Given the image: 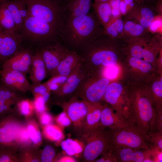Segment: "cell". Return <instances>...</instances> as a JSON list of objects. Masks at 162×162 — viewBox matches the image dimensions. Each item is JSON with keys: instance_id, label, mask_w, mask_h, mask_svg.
I'll list each match as a JSON object with an SVG mask.
<instances>
[{"instance_id": "obj_43", "label": "cell", "mask_w": 162, "mask_h": 162, "mask_svg": "<svg viewBox=\"0 0 162 162\" xmlns=\"http://www.w3.org/2000/svg\"><path fill=\"white\" fill-rule=\"evenodd\" d=\"M13 152L10 151L0 150V162H15L17 161Z\"/></svg>"}, {"instance_id": "obj_36", "label": "cell", "mask_w": 162, "mask_h": 162, "mask_svg": "<svg viewBox=\"0 0 162 162\" xmlns=\"http://www.w3.org/2000/svg\"><path fill=\"white\" fill-rule=\"evenodd\" d=\"M17 107L20 112L26 116L32 115L34 110L33 102L28 100L20 101L17 104Z\"/></svg>"}, {"instance_id": "obj_54", "label": "cell", "mask_w": 162, "mask_h": 162, "mask_svg": "<svg viewBox=\"0 0 162 162\" xmlns=\"http://www.w3.org/2000/svg\"><path fill=\"white\" fill-rule=\"evenodd\" d=\"M109 0H94V2H108Z\"/></svg>"}, {"instance_id": "obj_49", "label": "cell", "mask_w": 162, "mask_h": 162, "mask_svg": "<svg viewBox=\"0 0 162 162\" xmlns=\"http://www.w3.org/2000/svg\"><path fill=\"white\" fill-rule=\"evenodd\" d=\"M96 162H116V159L114 157L112 154L108 152L103 155L100 158L95 160Z\"/></svg>"}, {"instance_id": "obj_7", "label": "cell", "mask_w": 162, "mask_h": 162, "mask_svg": "<svg viewBox=\"0 0 162 162\" xmlns=\"http://www.w3.org/2000/svg\"><path fill=\"white\" fill-rule=\"evenodd\" d=\"M106 128L100 127L88 136L82 139L85 145L82 151V158L85 162L94 161L100 156L109 152L110 134Z\"/></svg>"}, {"instance_id": "obj_50", "label": "cell", "mask_w": 162, "mask_h": 162, "mask_svg": "<svg viewBox=\"0 0 162 162\" xmlns=\"http://www.w3.org/2000/svg\"><path fill=\"white\" fill-rule=\"evenodd\" d=\"M11 105L0 100V117L6 114L10 110Z\"/></svg>"}, {"instance_id": "obj_40", "label": "cell", "mask_w": 162, "mask_h": 162, "mask_svg": "<svg viewBox=\"0 0 162 162\" xmlns=\"http://www.w3.org/2000/svg\"><path fill=\"white\" fill-rule=\"evenodd\" d=\"M147 135L149 141L154 146L162 149V130L150 131Z\"/></svg>"}, {"instance_id": "obj_28", "label": "cell", "mask_w": 162, "mask_h": 162, "mask_svg": "<svg viewBox=\"0 0 162 162\" xmlns=\"http://www.w3.org/2000/svg\"><path fill=\"white\" fill-rule=\"evenodd\" d=\"M92 0H72L67 6L69 17H77L89 13L92 7Z\"/></svg>"}, {"instance_id": "obj_14", "label": "cell", "mask_w": 162, "mask_h": 162, "mask_svg": "<svg viewBox=\"0 0 162 162\" xmlns=\"http://www.w3.org/2000/svg\"><path fill=\"white\" fill-rule=\"evenodd\" d=\"M103 106L100 103H91L89 111L80 126L75 130L82 139L88 136L100 126Z\"/></svg>"}, {"instance_id": "obj_46", "label": "cell", "mask_w": 162, "mask_h": 162, "mask_svg": "<svg viewBox=\"0 0 162 162\" xmlns=\"http://www.w3.org/2000/svg\"><path fill=\"white\" fill-rule=\"evenodd\" d=\"M69 76H64L57 75L52 76L44 83L47 86L51 84H56L60 85L61 86L66 82Z\"/></svg>"}, {"instance_id": "obj_27", "label": "cell", "mask_w": 162, "mask_h": 162, "mask_svg": "<svg viewBox=\"0 0 162 162\" xmlns=\"http://www.w3.org/2000/svg\"><path fill=\"white\" fill-rule=\"evenodd\" d=\"M123 21L124 33L122 38L124 39L137 38L148 32L147 29L132 20L125 18Z\"/></svg>"}, {"instance_id": "obj_11", "label": "cell", "mask_w": 162, "mask_h": 162, "mask_svg": "<svg viewBox=\"0 0 162 162\" xmlns=\"http://www.w3.org/2000/svg\"><path fill=\"white\" fill-rule=\"evenodd\" d=\"M22 125L10 117L0 120V150L13 152L18 148L19 133Z\"/></svg>"}, {"instance_id": "obj_15", "label": "cell", "mask_w": 162, "mask_h": 162, "mask_svg": "<svg viewBox=\"0 0 162 162\" xmlns=\"http://www.w3.org/2000/svg\"><path fill=\"white\" fill-rule=\"evenodd\" d=\"M86 74L82 64L69 76L66 82L55 93L64 99L75 96Z\"/></svg>"}, {"instance_id": "obj_2", "label": "cell", "mask_w": 162, "mask_h": 162, "mask_svg": "<svg viewBox=\"0 0 162 162\" xmlns=\"http://www.w3.org/2000/svg\"><path fill=\"white\" fill-rule=\"evenodd\" d=\"M110 38L104 33L93 41L82 47L84 49L82 62L86 72L92 68L104 67L116 64L118 56L115 44V40Z\"/></svg>"}, {"instance_id": "obj_48", "label": "cell", "mask_w": 162, "mask_h": 162, "mask_svg": "<svg viewBox=\"0 0 162 162\" xmlns=\"http://www.w3.org/2000/svg\"><path fill=\"white\" fill-rule=\"evenodd\" d=\"M52 120L51 115L45 112L40 114V121L44 126L51 124Z\"/></svg>"}, {"instance_id": "obj_53", "label": "cell", "mask_w": 162, "mask_h": 162, "mask_svg": "<svg viewBox=\"0 0 162 162\" xmlns=\"http://www.w3.org/2000/svg\"><path fill=\"white\" fill-rule=\"evenodd\" d=\"M59 162H76V160L71 157L65 156L62 157L58 160Z\"/></svg>"}, {"instance_id": "obj_3", "label": "cell", "mask_w": 162, "mask_h": 162, "mask_svg": "<svg viewBox=\"0 0 162 162\" xmlns=\"http://www.w3.org/2000/svg\"><path fill=\"white\" fill-rule=\"evenodd\" d=\"M130 117L145 134L152 131L156 110L146 87H136L129 91Z\"/></svg>"}, {"instance_id": "obj_16", "label": "cell", "mask_w": 162, "mask_h": 162, "mask_svg": "<svg viewBox=\"0 0 162 162\" xmlns=\"http://www.w3.org/2000/svg\"><path fill=\"white\" fill-rule=\"evenodd\" d=\"M132 124H135L117 112L111 106H103L100 116V127L122 128Z\"/></svg>"}, {"instance_id": "obj_29", "label": "cell", "mask_w": 162, "mask_h": 162, "mask_svg": "<svg viewBox=\"0 0 162 162\" xmlns=\"http://www.w3.org/2000/svg\"><path fill=\"white\" fill-rule=\"evenodd\" d=\"M146 88L156 110L162 108V77L160 80L153 82L149 87Z\"/></svg>"}, {"instance_id": "obj_45", "label": "cell", "mask_w": 162, "mask_h": 162, "mask_svg": "<svg viewBox=\"0 0 162 162\" xmlns=\"http://www.w3.org/2000/svg\"><path fill=\"white\" fill-rule=\"evenodd\" d=\"M158 130H162V107L156 110V114L152 131Z\"/></svg>"}, {"instance_id": "obj_39", "label": "cell", "mask_w": 162, "mask_h": 162, "mask_svg": "<svg viewBox=\"0 0 162 162\" xmlns=\"http://www.w3.org/2000/svg\"><path fill=\"white\" fill-rule=\"evenodd\" d=\"M18 140L19 146L22 147L27 146L31 144L32 141L26 126H21L19 133Z\"/></svg>"}, {"instance_id": "obj_4", "label": "cell", "mask_w": 162, "mask_h": 162, "mask_svg": "<svg viewBox=\"0 0 162 162\" xmlns=\"http://www.w3.org/2000/svg\"><path fill=\"white\" fill-rule=\"evenodd\" d=\"M161 37L149 33L140 37L124 39L127 55L141 59L153 66L161 49Z\"/></svg>"}, {"instance_id": "obj_13", "label": "cell", "mask_w": 162, "mask_h": 162, "mask_svg": "<svg viewBox=\"0 0 162 162\" xmlns=\"http://www.w3.org/2000/svg\"><path fill=\"white\" fill-rule=\"evenodd\" d=\"M0 76L3 85L8 88L21 92L30 91L31 84L25 74L19 71L2 69Z\"/></svg>"}, {"instance_id": "obj_42", "label": "cell", "mask_w": 162, "mask_h": 162, "mask_svg": "<svg viewBox=\"0 0 162 162\" xmlns=\"http://www.w3.org/2000/svg\"><path fill=\"white\" fill-rule=\"evenodd\" d=\"M30 91L34 95L40 94L42 95L48 92H50L48 87L44 83H40L31 85Z\"/></svg>"}, {"instance_id": "obj_1", "label": "cell", "mask_w": 162, "mask_h": 162, "mask_svg": "<svg viewBox=\"0 0 162 162\" xmlns=\"http://www.w3.org/2000/svg\"><path fill=\"white\" fill-rule=\"evenodd\" d=\"M94 14L69 17L61 29L65 40L74 47H83L103 33Z\"/></svg>"}, {"instance_id": "obj_21", "label": "cell", "mask_w": 162, "mask_h": 162, "mask_svg": "<svg viewBox=\"0 0 162 162\" xmlns=\"http://www.w3.org/2000/svg\"><path fill=\"white\" fill-rule=\"evenodd\" d=\"M125 16V19L136 21L147 30L155 16L154 13L151 8L142 4H136Z\"/></svg>"}, {"instance_id": "obj_12", "label": "cell", "mask_w": 162, "mask_h": 162, "mask_svg": "<svg viewBox=\"0 0 162 162\" xmlns=\"http://www.w3.org/2000/svg\"><path fill=\"white\" fill-rule=\"evenodd\" d=\"M61 106L72 122L76 130L81 125L88 114L91 103L74 96L67 101L61 103Z\"/></svg>"}, {"instance_id": "obj_31", "label": "cell", "mask_w": 162, "mask_h": 162, "mask_svg": "<svg viewBox=\"0 0 162 162\" xmlns=\"http://www.w3.org/2000/svg\"><path fill=\"white\" fill-rule=\"evenodd\" d=\"M10 11L14 22L17 33L21 31L23 21L15 0H7L3 2Z\"/></svg>"}, {"instance_id": "obj_17", "label": "cell", "mask_w": 162, "mask_h": 162, "mask_svg": "<svg viewBox=\"0 0 162 162\" xmlns=\"http://www.w3.org/2000/svg\"><path fill=\"white\" fill-rule=\"evenodd\" d=\"M32 56L28 50L18 51L3 62L2 68L19 71L25 74L29 73Z\"/></svg>"}, {"instance_id": "obj_18", "label": "cell", "mask_w": 162, "mask_h": 162, "mask_svg": "<svg viewBox=\"0 0 162 162\" xmlns=\"http://www.w3.org/2000/svg\"><path fill=\"white\" fill-rule=\"evenodd\" d=\"M66 49L57 43L48 46L40 52L47 71L51 76L59 64Z\"/></svg>"}, {"instance_id": "obj_6", "label": "cell", "mask_w": 162, "mask_h": 162, "mask_svg": "<svg viewBox=\"0 0 162 162\" xmlns=\"http://www.w3.org/2000/svg\"><path fill=\"white\" fill-rule=\"evenodd\" d=\"M28 14L60 31L63 25L62 12L57 0H25Z\"/></svg>"}, {"instance_id": "obj_34", "label": "cell", "mask_w": 162, "mask_h": 162, "mask_svg": "<svg viewBox=\"0 0 162 162\" xmlns=\"http://www.w3.org/2000/svg\"><path fill=\"white\" fill-rule=\"evenodd\" d=\"M30 138L34 145H40L42 141L41 134L38 125L34 120H29L26 126Z\"/></svg>"}, {"instance_id": "obj_25", "label": "cell", "mask_w": 162, "mask_h": 162, "mask_svg": "<svg viewBox=\"0 0 162 162\" xmlns=\"http://www.w3.org/2000/svg\"><path fill=\"white\" fill-rule=\"evenodd\" d=\"M124 29V22L122 16L114 17L103 28V33L112 39L122 38Z\"/></svg>"}, {"instance_id": "obj_10", "label": "cell", "mask_w": 162, "mask_h": 162, "mask_svg": "<svg viewBox=\"0 0 162 162\" xmlns=\"http://www.w3.org/2000/svg\"><path fill=\"white\" fill-rule=\"evenodd\" d=\"M21 30L27 38L34 40L50 38L59 31L50 25L29 15L24 20Z\"/></svg>"}, {"instance_id": "obj_23", "label": "cell", "mask_w": 162, "mask_h": 162, "mask_svg": "<svg viewBox=\"0 0 162 162\" xmlns=\"http://www.w3.org/2000/svg\"><path fill=\"white\" fill-rule=\"evenodd\" d=\"M47 71L40 52L33 55L30 73L32 83H40L45 78Z\"/></svg>"}, {"instance_id": "obj_38", "label": "cell", "mask_w": 162, "mask_h": 162, "mask_svg": "<svg viewBox=\"0 0 162 162\" xmlns=\"http://www.w3.org/2000/svg\"><path fill=\"white\" fill-rule=\"evenodd\" d=\"M101 70V75L110 80L116 78L119 72L118 68L116 64L104 67Z\"/></svg>"}, {"instance_id": "obj_47", "label": "cell", "mask_w": 162, "mask_h": 162, "mask_svg": "<svg viewBox=\"0 0 162 162\" xmlns=\"http://www.w3.org/2000/svg\"><path fill=\"white\" fill-rule=\"evenodd\" d=\"M120 0H109L112 17L122 16L119 9Z\"/></svg>"}, {"instance_id": "obj_41", "label": "cell", "mask_w": 162, "mask_h": 162, "mask_svg": "<svg viewBox=\"0 0 162 162\" xmlns=\"http://www.w3.org/2000/svg\"><path fill=\"white\" fill-rule=\"evenodd\" d=\"M34 96V98L33 102L34 110L39 115L45 112V103L44 101L42 96L40 94H36Z\"/></svg>"}, {"instance_id": "obj_22", "label": "cell", "mask_w": 162, "mask_h": 162, "mask_svg": "<svg viewBox=\"0 0 162 162\" xmlns=\"http://www.w3.org/2000/svg\"><path fill=\"white\" fill-rule=\"evenodd\" d=\"M21 37L5 33L0 28V61H3L18 52Z\"/></svg>"}, {"instance_id": "obj_33", "label": "cell", "mask_w": 162, "mask_h": 162, "mask_svg": "<svg viewBox=\"0 0 162 162\" xmlns=\"http://www.w3.org/2000/svg\"><path fill=\"white\" fill-rule=\"evenodd\" d=\"M43 133L47 139L54 142L60 141L64 136L61 129L56 125L51 124L44 126Z\"/></svg>"}, {"instance_id": "obj_30", "label": "cell", "mask_w": 162, "mask_h": 162, "mask_svg": "<svg viewBox=\"0 0 162 162\" xmlns=\"http://www.w3.org/2000/svg\"><path fill=\"white\" fill-rule=\"evenodd\" d=\"M127 56L128 63L133 70L141 74H149L153 70L154 66L143 60Z\"/></svg>"}, {"instance_id": "obj_55", "label": "cell", "mask_w": 162, "mask_h": 162, "mask_svg": "<svg viewBox=\"0 0 162 162\" xmlns=\"http://www.w3.org/2000/svg\"><path fill=\"white\" fill-rule=\"evenodd\" d=\"M144 2L143 0H137V3L139 4H141Z\"/></svg>"}, {"instance_id": "obj_44", "label": "cell", "mask_w": 162, "mask_h": 162, "mask_svg": "<svg viewBox=\"0 0 162 162\" xmlns=\"http://www.w3.org/2000/svg\"><path fill=\"white\" fill-rule=\"evenodd\" d=\"M56 121L59 125L62 127L69 126L71 122L66 113L64 111L57 117Z\"/></svg>"}, {"instance_id": "obj_57", "label": "cell", "mask_w": 162, "mask_h": 162, "mask_svg": "<svg viewBox=\"0 0 162 162\" xmlns=\"http://www.w3.org/2000/svg\"><path fill=\"white\" fill-rule=\"evenodd\" d=\"M152 0H143V2H144V1H146L147 2H149L150 1H151Z\"/></svg>"}, {"instance_id": "obj_52", "label": "cell", "mask_w": 162, "mask_h": 162, "mask_svg": "<svg viewBox=\"0 0 162 162\" xmlns=\"http://www.w3.org/2000/svg\"><path fill=\"white\" fill-rule=\"evenodd\" d=\"M126 4L128 12L136 4L135 3L134 0H123Z\"/></svg>"}, {"instance_id": "obj_51", "label": "cell", "mask_w": 162, "mask_h": 162, "mask_svg": "<svg viewBox=\"0 0 162 162\" xmlns=\"http://www.w3.org/2000/svg\"><path fill=\"white\" fill-rule=\"evenodd\" d=\"M119 9L122 15H126L128 12L127 6L123 0H120Z\"/></svg>"}, {"instance_id": "obj_32", "label": "cell", "mask_w": 162, "mask_h": 162, "mask_svg": "<svg viewBox=\"0 0 162 162\" xmlns=\"http://www.w3.org/2000/svg\"><path fill=\"white\" fill-rule=\"evenodd\" d=\"M62 149L69 156L79 154L82 153L83 148L81 145L76 141L70 139H68L61 143Z\"/></svg>"}, {"instance_id": "obj_20", "label": "cell", "mask_w": 162, "mask_h": 162, "mask_svg": "<svg viewBox=\"0 0 162 162\" xmlns=\"http://www.w3.org/2000/svg\"><path fill=\"white\" fill-rule=\"evenodd\" d=\"M81 57L76 52L66 49L58 66L51 76H68L82 64Z\"/></svg>"}, {"instance_id": "obj_5", "label": "cell", "mask_w": 162, "mask_h": 162, "mask_svg": "<svg viewBox=\"0 0 162 162\" xmlns=\"http://www.w3.org/2000/svg\"><path fill=\"white\" fill-rule=\"evenodd\" d=\"M110 143L109 152L111 154L121 147L146 149L150 148L148 135L135 124L122 128H110Z\"/></svg>"}, {"instance_id": "obj_24", "label": "cell", "mask_w": 162, "mask_h": 162, "mask_svg": "<svg viewBox=\"0 0 162 162\" xmlns=\"http://www.w3.org/2000/svg\"><path fill=\"white\" fill-rule=\"evenodd\" d=\"M0 28L16 37H21L16 31L13 19L4 2L0 4Z\"/></svg>"}, {"instance_id": "obj_8", "label": "cell", "mask_w": 162, "mask_h": 162, "mask_svg": "<svg viewBox=\"0 0 162 162\" xmlns=\"http://www.w3.org/2000/svg\"><path fill=\"white\" fill-rule=\"evenodd\" d=\"M110 82L109 80L101 75L98 76L94 73H86L75 96L89 103H100Z\"/></svg>"}, {"instance_id": "obj_19", "label": "cell", "mask_w": 162, "mask_h": 162, "mask_svg": "<svg viewBox=\"0 0 162 162\" xmlns=\"http://www.w3.org/2000/svg\"><path fill=\"white\" fill-rule=\"evenodd\" d=\"M152 148L143 149L121 147L115 150L112 154L120 162H143L151 154Z\"/></svg>"}, {"instance_id": "obj_58", "label": "cell", "mask_w": 162, "mask_h": 162, "mask_svg": "<svg viewBox=\"0 0 162 162\" xmlns=\"http://www.w3.org/2000/svg\"><path fill=\"white\" fill-rule=\"evenodd\" d=\"M135 2L136 3H137V0H134Z\"/></svg>"}, {"instance_id": "obj_35", "label": "cell", "mask_w": 162, "mask_h": 162, "mask_svg": "<svg viewBox=\"0 0 162 162\" xmlns=\"http://www.w3.org/2000/svg\"><path fill=\"white\" fill-rule=\"evenodd\" d=\"M14 91L4 85H0V100L12 106L16 99V96Z\"/></svg>"}, {"instance_id": "obj_56", "label": "cell", "mask_w": 162, "mask_h": 162, "mask_svg": "<svg viewBox=\"0 0 162 162\" xmlns=\"http://www.w3.org/2000/svg\"><path fill=\"white\" fill-rule=\"evenodd\" d=\"M7 0H0V4L2 3Z\"/></svg>"}, {"instance_id": "obj_9", "label": "cell", "mask_w": 162, "mask_h": 162, "mask_svg": "<svg viewBox=\"0 0 162 162\" xmlns=\"http://www.w3.org/2000/svg\"><path fill=\"white\" fill-rule=\"evenodd\" d=\"M103 99L117 112L132 121L130 117V92L124 89L121 83L110 82L106 89Z\"/></svg>"}, {"instance_id": "obj_37", "label": "cell", "mask_w": 162, "mask_h": 162, "mask_svg": "<svg viewBox=\"0 0 162 162\" xmlns=\"http://www.w3.org/2000/svg\"><path fill=\"white\" fill-rule=\"evenodd\" d=\"M56 154L54 148L49 145H46L43 149L40 157L42 162H51L54 160Z\"/></svg>"}, {"instance_id": "obj_26", "label": "cell", "mask_w": 162, "mask_h": 162, "mask_svg": "<svg viewBox=\"0 0 162 162\" xmlns=\"http://www.w3.org/2000/svg\"><path fill=\"white\" fill-rule=\"evenodd\" d=\"M92 7L98 22L104 27L112 17L109 2H94L92 3Z\"/></svg>"}]
</instances>
